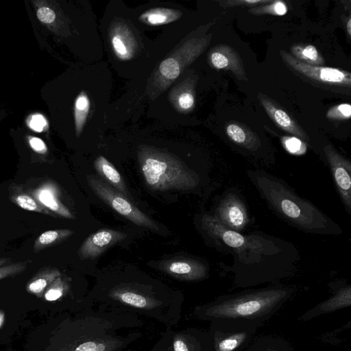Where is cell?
Returning a JSON list of instances; mask_svg holds the SVG:
<instances>
[{
  "label": "cell",
  "mask_w": 351,
  "mask_h": 351,
  "mask_svg": "<svg viewBox=\"0 0 351 351\" xmlns=\"http://www.w3.org/2000/svg\"><path fill=\"white\" fill-rule=\"evenodd\" d=\"M213 217L226 228L238 232L250 221L245 202L234 191H228L222 196Z\"/></svg>",
  "instance_id": "10"
},
{
  "label": "cell",
  "mask_w": 351,
  "mask_h": 351,
  "mask_svg": "<svg viewBox=\"0 0 351 351\" xmlns=\"http://www.w3.org/2000/svg\"><path fill=\"white\" fill-rule=\"evenodd\" d=\"M258 97L269 117L279 128L299 138L308 141L304 130L284 110L265 95L259 93Z\"/></svg>",
  "instance_id": "18"
},
{
  "label": "cell",
  "mask_w": 351,
  "mask_h": 351,
  "mask_svg": "<svg viewBox=\"0 0 351 351\" xmlns=\"http://www.w3.org/2000/svg\"><path fill=\"white\" fill-rule=\"evenodd\" d=\"M291 51L294 58L306 64L318 66L324 63L317 48L312 45H295L291 47Z\"/></svg>",
  "instance_id": "25"
},
{
  "label": "cell",
  "mask_w": 351,
  "mask_h": 351,
  "mask_svg": "<svg viewBox=\"0 0 351 351\" xmlns=\"http://www.w3.org/2000/svg\"><path fill=\"white\" fill-rule=\"evenodd\" d=\"M208 58L213 67L230 71L238 79L247 80L242 59L232 47L217 45L212 49Z\"/></svg>",
  "instance_id": "17"
},
{
  "label": "cell",
  "mask_w": 351,
  "mask_h": 351,
  "mask_svg": "<svg viewBox=\"0 0 351 351\" xmlns=\"http://www.w3.org/2000/svg\"><path fill=\"white\" fill-rule=\"evenodd\" d=\"M26 267L24 263H16L0 267V280L19 274Z\"/></svg>",
  "instance_id": "38"
},
{
  "label": "cell",
  "mask_w": 351,
  "mask_h": 351,
  "mask_svg": "<svg viewBox=\"0 0 351 351\" xmlns=\"http://www.w3.org/2000/svg\"><path fill=\"white\" fill-rule=\"evenodd\" d=\"M16 204L28 211L40 212L41 209L34 199L26 194H21L15 197Z\"/></svg>",
  "instance_id": "34"
},
{
  "label": "cell",
  "mask_w": 351,
  "mask_h": 351,
  "mask_svg": "<svg viewBox=\"0 0 351 351\" xmlns=\"http://www.w3.org/2000/svg\"><path fill=\"white\" fill-rule=\"evenodd\" d=\"M94 167L102 179V181L124 195L126 197L130 196V192L128 190L123 178L114 165L104 156H99L95 160Z\"/></svg>",
  "instance_id": "19"
},
{
  "label": "cell",
  "mask_w": 351,
  "mask_h": 351,
  "mask_svg": "<svg viewBox=\"0 0 351 351\" xmlns=\"http://www.w3.org/2000/svg\"><path fill=\"white\" fill-rule=\"evenodd\" d=\"M60 276L58 270H53L34 279L27 285V289L29 292L41 295L46 287L49 286L56 278Z\"/></svg>",
  "instance_id": "29"
},
{
  "label": "cell",
  "mask_w": 351,
  "mask_h": 351,
  "mask_svg": "<svg viewBox=\"0 0 351 351\" xmlns=\"http://www.w3.org/2000/svg\"><path fill=\"white\" fill-rule=\"evenodd\" d=\"M36 8V15L40 22L46 25L54 24L57 14L55 10L46 4L45 1H34Z\"/></svg>",
  "instance_id": "31"
},
{
  "label": "cell",
  "mask_w": 351,
  "mask_h": 351,
  "mask_svg": "<svg viewBox=\"0 0 351 351\" xmlns=\"http://www.w3.org/2000/svg\"><path fill=\"white\" fill-rule=\"evenodd\" d=\"M350 305L351 285L345 284L335 289L330 298L304 312L298 320L307 322L322 315L350 307Z\"/></svg>",
  "instance_id": "16"
},
{
  "label": "cell",
  "mask_w": 351,
  "mask_h": 351,
  "mask_svg": "<svg viewBox=\"0 0 351 351\" xmlns=\"http://www.w3.org/2000/svg\"><path fill=\"white\" fill-rule=\"evenodd\" d=\"M110 42L115 55L121 60H127L132 58L133 44L127 34L121 30H115L111 34Z\"/></svg>",
  "instance_id": "26"
},
{
  "label": "cell",
  "mask_w": 351,
  "mask_h": 351,
  "mask_svg": "<svg viewBox=\"0 0 351 351\" xmlns=\"http://www.w3.org/2000/svg\"><path fill=\"white\" fill-rule=\"evenodd\" d=\"M38 200L49 210L62 217L73 219V215L69 210L58 199L55 191L50 187H43L36 193Z\"/></svg>",
  "instance_id": "22"
},
{
  "label": "cell",
  "mask_w": 351,
  "mask_h": 351,
  "mask_svg": "<svg viewBox=\"0 0 351 351\" xmlns=\"http://www.w3.org/2000/svg\"><path fill=\"white\" fill-rule=\"evenodd\" d=\"M281 142L284 147L293 154H302L306 152V145L295 136H282Z\"/></svg>",
  "instance_id": "32"
},
{
  "label": "cell",
  "mask_w": 351,
  "mask_h": 351,
  "mask_svg": "<svg viewBox=\"0 0 351 351\" xmlns=\"http://www.w3.org/2000/svg\"><path fill=\"white\" fill-rule=\"evenodd\" d=\"M176 101L181 110H191L195 104L194 95L189 90L183 91L178 96Z\"/></svg>",
  "instance_id": "37"
},
{
  "label": "cell",
  "mask_w": 351,
  "mask_h": 351,
  "mask_svg": "<svg viewBox=\"0 0 351 351\" xmlns=\"http://www.w3.org/2000/svg\"><path fill=\"white\" fill-rule=\"evenodd\" d=\"M70 288L69 282L62 280L60 276L49 286L45 293V298L49 302L58 301L70 294Z\"/></svg>",
  "instance_id": "28"
},
{
  "label": "cell",
  "mask_w": 351,
  "mask_h": 351,
  "mask_svg": "<svg viewBox=\"0 0 351 351\" xmlns=\"http://www.w3.org/2000/svg\"><path fill=\"white\" fill-rule=\"evenodd\" d=\"M203 230L222 251L234 256L230 271L238 287H250L280 278L267 264L285 254V242L264 234H243L230 230L213 215H204L201 218Z\"/></svg>",
  "instance_id": "2"
},
{
  "label": "cell",
  "mask_w": 351,
  "mask_h": 351,
  "mask_svg": "<svg viewBox=\"0 0 351 351\" xmlns=\"http://www.w3.org/2000/svg\"><path fill=\"white\" fill-rule=\"evenodd\" d=\"M158 268L174 278L184 281H199L208 276V266L192 258L167 260L160 263Z\"/></svg>",
  "instance_id": "14"
},
{
  "label": "cell",
  "mask_w": 351,
  "mask_h": 351,
  "mask_svg": "<svg viewBox=\"0 0 351 351\" xmlns=\"http://www.w3.org/2000/svg\"><path fill=\"white\" fill-rule=\"evenodd\" d=\"M243 351H293L285 339L274 335L256 336Z\"/></svg>",
  "instance_id": "21"
},
{
  "label": "cell",
  "mask_w": 351,
  "mask_h": 351,
  "mask_svg": "<svg viewBox=\"0 0 351 351\" xmlns=\"http://www.w3.org/2000/svg\"><path fill=\"white\" fill-rule=\"evenodd\" d=\"M88 297L95 305L147 317L167 328L177 326L182 317L183 295L152 282L117 280L97 287Z\"/></svg>",
  "instance_id": "3"
},
{
  "label": "cell",
  "mask_w": 351,
  "mask_h": 351,
  "mask_svg": "<svg viewBox=\"0 0 351 351\" xmlns=\"http://www.w3.org/2000/svg\"><path fill=\"white\" fill-rule=\"evenodd\" d=\"M346 31L348 36L350 37L351 36V19L350 16L348 17V21L346 24Z\"/></svg>",
  "instance_id": "41"
},
{
  "label": "cell",
  "mask_w": 351,
  "mask_h": 351,
  "mask_svg": "<svg viewBox=\"0 0 351 351\" xmlns=\"http://www.w3.org/2000/svg\"><path fill=\"white\" fill-rule=\"evenodd\" d=\"M212 34L205 35L197 39L189 40L184 45V52L181 55L169 57L163 60L159 66L160 76L168 82L176 79L184 66H186L197 58L209 45Z\"/></svg>",
  "instance_id": "12"
},
{
  "label": "cell",
  "mask_w": 351,
  "mask_h": 351,
  "mask_svg": "<svg viewBox=\"0 0 351 351\" xmlns=\"http://www.w3.org/2000/svg\"><path fill=\"white\" fill-rule=\"evenodd\" d=\"M296 288L280 284L219 295L195 306L193 317L208 322L249 323L261 327L294 295Z\"/></svg>",
  "instance_id": "4"
},
{
  "label": "cell",
  "mask_w": 351,
  "mask_h": 351,
  "mask_svg": "<svg viewBox=\"0 0 351 351\" xmlns=\"http://www.w3.org/2000/svg\"><path fill=\"white\" fill-rule=\"evenodd\" d=\"M180 16L178 10L168 8H154L145 12L140 20L151 25H164L177 20Z\"/></svg>",
  "instance_id": "23"
},
{
  "label": "cell",
  "mask_w": 351,
  "mask_h": 351,
  "mask_svg": "<svg viewBox=\"0 0 351 351\" xmlns=\"http://www.w3.org/2000/svg\"><path fill=\"white\" fill-rule=\"evenodd\" d=\"M28 142L34 152L42 154L47 152V147L42 139L35 136H29Z\"/></svg>",
  "instance_id": "40"
},
{
  "label": "cell",
  "mask_w": 351,
  "mask_h": 351,
  "mask_svg": "<svg viewBox=\"0 0 351 351\" xmlns=\"http://www.w3.org/2000/svg\"><path fill=\"white\" fill-rule=\"evenodd\" d=\"M226 132L233 143L247 150L256 152L261 146L259 138L244 125L231 123L227 125Z\"/></svg>",
  "instance_id": "20"
},
{
  "label": "cell",
  "mask_w": 351,
  "mask_h": 351,
  "mask_svg": "<svg viewBox=\"0 0 351 351\" xmlns=\"http://www.w3.org/2000/svg\"><path fill=\"white\" fill-rule=\"evenodd\" d=\"M261 327L249 323L215 321L210 322L212 351H243L257 336Z\"/></svg>",
  "instance_id": "7"
},
{
  "label": "cell",
  "mask_w": 351,
  "mask_h": 351,
  "mask_svg": "<svg viewBox=\"0 0 351 351\" xmlns=\"http://www.w3.org/2000/svg\"><path fill=\"white\" fill-rule=\"evenodd\" d=\"M249 12L254 14H271L275 16H282L287 12V7L282 1H272L271 3L261 5L250 9Z\"/></svg>",
  "instance_id": "30"
},
{
  "label": "cell",
  "mask_w": 351,
  "mask_h": 351,
  "mask_svg": "<svg viewBox=\"0 0 351 351\" xmlns=\"http://www.w3.org/2000/svg\"><path fill=\"white\" fill-rule=\"evenodd\" d=\"M141 317L92 305L75 311L62 326L59 351H132L143 337Z\"/></svg>",
  "instance_id": "1"
},
{
  "label": "cell",
  "mask_w": 351,
  "mask_h": 351,
  "mask_svg": "<svg viewBox=\"0 0 351 351\" xmlns=\"http://www.w3.org/2000/svg\"><path fill=\"white\" fill-rule=\"evenodd\" d=\"M4 321H5V313L3 311H0V328L3 324Z\"/></svg>",
  "instance_id": "42"
},
{
  "label": "cell",
  "mask_w": 351,
  "mask_h": 351,
  "mask_svg": "<svg viewBox=\"0 0 351 351\" xmlns=\"http://www.w3.org/2000/svg\"><path fill=\"white\" fill-rule=\"evenodd\" d=\"M126 237L127 234L125 232L101 228L84 240L78 251L79 257L82 260L94 259Z\"/></svg>",
  "instance_id": "15"
},
{
  "label": "cell",
  "mask_w": 351,
  "mask_h": 351,
  "mask_svg": "<svg viewBox=\"0 0 351 351\" xmlns=\"http://www.w3.org/2000/svg\"><path fill=\"white\" fill-rule=\"evenodd\" d=\"M86 180L92 191L119 215L138 226L154 231L159 230L158 224L124 195L93 175H88Z\"/></svg>",
  "instance_id": "8"
},
{
  "label": "cell",
  "mask_w": 351,
  "mask_h": 351,
  "mask_svg": "<svg viewBox=\"0 0 351 351\" xmlns=\"http://www.w3.org/2000/svg\"><path fill=\"white\" fill-rule=\"evenodd\" d=\"M171 351H212L208 330L190 327L179 330L169 328Z\"/></svg>",
  "instance_id": "13"
},
{
  "label": "cell",
  "mask_w": 351,
  "mask_h": 351,
  "mask_svg": "<svg viewBox=\"0 0 351 351\" xmlns=\"http://www.w3.org/2000/svg\"><path fill=\"white\" fill-rule=\"evenodd\" d=\"M149 351H153V350H152V349H151Z\"/></svg>",
  "instance_id": "43"
},
{
  "label": "cell",
  "mask_w": 351,
  "mask_h": 351,
  "mask_svg": "<svg viewBox=\"0 0 351 351\" xmlns=\"http://www.w3.org/2000/svg\"><path fill=\"white\" fill-rule=\"evenodd\" d=\"M73 234V232L72 230L67 229L52 230L44 232L37 238L34 249L40 250L43 247L64 239Z\"/></svg>",
  "instance_id": "27"
},
{
  "label": "cell",
  "mask_w": 351,
  "mask_h": 351,
  "mask_svg": "<svg viewBox=\"0 0 351 351\" xmlns=\"http://www.w3.org/2000/svg\"><path fill=\"white\" fill-rule=\"evenodd\" d=\"M280 56L288 66L314 82L348 88L351 86V74L347 71L306 64L285 51H281Z\"/></svg>",
  "instance_id": "9"
},
{
  "label": "cell",
  "mask_w": 351,
  "mask_h": 351,
  "mask_svg": "<svg viewBox=\"0 0 351 351\" xmlns=\"http://www.w3.org/2000/svg\"><path fill=\"white\" fill-rule=\"evenodd\" d=\"M27 123L32 130L37 132H41L46 128H48V123L45 117L40 114H34L31 115Z\"/></svg>",
  "instance_id": "36"
},
{
  "label": "cell",
  "mask_w": 351,
  "mask_h": 351,
  "mask_svg": "<svg viewBox=\"0 0 351 351\" xmlns=\"http://www.w3.org/2000/svg\"><path fill=\"white\" fill-rule=\"evenodd\" d=\"M90 102L89 97L82 91L75 98L74 103V121L76 135L79 136L85 125L89 114Z\"/></svg>",
  "instance_id": "24"
},
{
  "label": "cell",
  "mask_w": 351,
  "mask_h": 351,
  "mask_svg": "<svg viewBox=\"0 0 351 351\" xmlns=\"http://www.w3.org/2000/svg\"><path fill=\"white\" fill-rule=\"evenodd\" d=\"M351 116V106L343 103L331 108L327 112L326 117L330 119H347Z\"/></svg>",
  "instance_id": "33"
},
{
  "label": "cell",
  "mask_w": 351,
  "mask_h": 351,
  "mask_svg": "<svg viewBox=\"0 0 351 351\" xmlns=\"http://www.w3.org/2000/svg\"><path fill=\"white\" fill-rule=\"evenodd\" d=\"M140 170L153 191H188L199 183L198 175L175 156L159 149L141 147L138 152Z\"/></svg>",
  "instance_id": "6"
},
{
  "label": "cell",
  "mask_w": 351,
  "mask_h": 351,
  "mask_svg": "<svg viewBox=\"0 0 351 351\" xmlns=\"http://www.w3.org/2000/svg\"><path fill=\"white\" fill-rule=\"evenodd\" d=\"M152 349L153 351H171L169 328H167L162 336Z\"/></svg>",
  "instance_id": "39"
},
{
  "label": "cell",
  "mask_w": 351,
  "mask_h": 351,
  "mask_svg": "<svg viewBox=\"0 0 351 351\" xmlns=\"http://www.w3.org/2000/svg\"><path fill=\"white\" fill-rule=\"evenodd\" d=\"M324 153L332 173L335 186L345 206L351 214V162L331 145L324 146Z\"/></svg>",
  "instance_id": "11"
},
{
  "label": "cell",
  "mask_w": 351,
  "mask_h": 351,
  "mask_svg": "<svg viewBox=\"0 0 351 351\" xmlns=\"http://www.w3.org/2000/svg\"><path fill=\"white\" fill-rule=\"evenodd\" d=\"M247 175L268 206L292 226L312 234L342 233L337 223L281 179L263 170H247Z\"/></svg>",
  "instance_id": "5"
},
{
  "label": "cell",
  "mask_w": 351,
  "mask_h": 351,
  "mask_svg": "<svg viewBox=\"0 0 351 351\" xmlns=\"http://www.w3.org/2000/svg\"><path fill=\"white\" fill-rule=\"evenodd\" d=\"M272 0H229L222 1L219 3L221 6L234 7V6H254L257 7L261 5L269 3Z\"/></svg>",
  "instance_id": "35"
}]
</instances>
